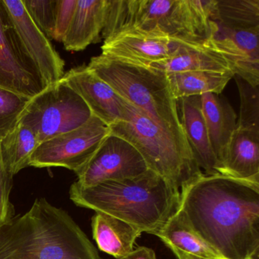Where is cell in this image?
<instances>
[{
  "instance_id": "6da1fadb",
  "label": "cell",
  "mask_w": 259,
  "mask_h": 259,
  "mask_svg": "<svg viewBox=\"0 0 259 259\" xmlns=\"http://www.w3.org/2000/svg\"><path fill=\"white\" fill-rule=\"evenodd\" d=\"M178 213L224 259L258 258L259 182L203 172L181 188Z\"/></svg>"
},
{
  "instance_id": "7a4b0ae2",
  "label": "cell",
  "mask_w": 259,
  "mask_h": 259,
  "mask_svg": "<svg viewBox=\"0 0 259 259\" xmlns=\"http://www.w3.org/2000/svg\"><path fill=\"white\" fill-rule=\"evenodd\" d=\"M69 197L78 207L107 213L153 235L177 213L180 204V190L151 169L90 187L75 182Z\"/></svg>"
},
{
  "instance_id": "3957f363",
  "label": "cell",
  "mask_w": 259,
  "mask_h": 259,
  "mask_svg": "<svg viewBox=\"0 0 259 259\" xmlns=\"http://www.w3.org/2000/svg\"><path fill=\"white\" fill-rule=\"evenodd\" d=\"M0 259H101L85 233L46 198L0 226Z\"/></svg>"
},
{
  "instance_id": "277c9868",
  "label": "cell",
  "mask_w": 259,
  "mask_h": 259,
  "mask_svg": "<svg viewBox=\"0 0 259 259\" xmlns=\"http://www.w3.org/2000/svg\"><path fill=\"white\" fill-rule=\"evenodd\" d=\"M87 66L157 125L188 143L166 73L102 54L92 58Z\"/></svg>"
},
{
  "instance_id": "5b68a950",
  "label": "cell",
  "mask_w": 259,
  "mask_h": 259,
  "mask_svg": "<svg viewBox=\"0 0 259 259\" xmlns=\"http://www.w3.org/2000/svg\"><path fill=\"white\" fill-rule=\"evenodd\" d=\"M125 103V118L110 127V133L132 144L143 157L148 169L179 190L203 174L189 144L163 130L126 100Z\"/></svg>"
},
{
  "instance_id": "8992f818",
  "label": "cell",
  "mask_w": 259,
  "mask_h": 259,
  "mask_svg": "<svg viewBox=\"0 0 259 259\" xmlns=\"http://www.w3.org/2000/svg\"><path fill=\"white\" fill-rule=\"evenodd\" d=\"M125 31L187 45L196 41L198 21L190 0H109L102 37Z\"/></svg>"
},
{
  "instance_id": "52a82bcc",
  "label": "cell",
  "mask_w": 259,
  "mask_h": 259,
  "mask_svg": "<svg viewBox=\"0 0 259 259\" xmlns=\"http://www.w3.org/2000/svg\"><path fill=\"white\" fill-rule=\"evenodd\" d=\"M92 116L82 98L60 79L31 98L20 122L34 131L40 145L76 130Z\"/></svg>"
},
{
  "instance_id": "ba28073f",
  "label": "cell",
  "mask_w": 259,
  "mask_h": 259,
  "mask_svg": "<svg viewBox=\"0 0 259 259\" xmlns=\"http://www.w3.org/2000/svg\"><path fill=\"white\" fill-rule=\"evenodd\" d=\"M110 134V127L92 116L76 130L40 144L30 158L29 166L64 167L77 174Z\"/></svg>"
},
{
  "instance_id": "9c48e42d",
  "label": "cell",
  "mask_w": 259,
  "mask_h": 259,
  "mask_svg": "<svg viewBox=\"0 0 259 259\" xmlns=\"http://www.w3.org/2000/svg\"><path fill=\"white\" fill-rule=\"evenodd\" d=\"M21 49L48 87L64 75L65 63L50 39L37 28L22 0H1Z\"/></svg>"
},
{
  "instance_id": "30bf717a",
  "label": "cell",
  "mask_w": 259,
  "mask_h": 259,
  "mask_svg": "<svg viewBox=\"0 0 259 259\" xmlns=\"http://www.w3.org/2000/svg\"><path fill=\"white\" fill-rule=\"evenodd\" d=\"M148 170L138 150L130 142L110 133L86 166L76 174L75 183L90 187L103 182L137 177Z\"/></svg>"
},
{
  "instance_id": "8fae6325",
  "label": "cell",
  "mask_w": 259,
  "mask_h": 259,
  "mask_svg": "<svg viewBox=\"0 0 259 259\" xmlns=\"http://www.w3.org/2000/svg\"><path fill=\"white\" fill-rule=\"evenodd\" d=\"M0 88L32 98L46 89L21 49L0 0Z\"/></svg>"
},
{
  "instance_id": "7c38bea8",
  "label": "cell",
  "mask_w": 259,
  "mask_h": 259,
  "mask_svg": "<svg viewBox=\"0 0 259 259\" xmlns=\"http://www.w3.org/2000/svg\"><path fill=\"white\" fill-rule=\"evenodd\" d=\"M207 45L227 60L234 75L259 86V28L230 29L216 23Z\"/></svg>"
},
{
  "instance_id": "4fadbf2b",
  "label": "cell",
  "mask_w": 259,
  "mask_h": 259,
  "mask_svg": "<svg viewBox=\"0 0 259 259\" xmlns=\"http://www.w3.org/2000/svg\"><path fill=\"white\" fill-rule=\"evenodd\" d=\"M61 79L82 98L92 116L109 127L123 120L125 99L87 66L70 69Z\"/></svg>"
},
{
  "instance_id": "5bb4252c",
  "label": "cell",
  "mask_w": 259,
  "mask_h": 259,
  "mask_svg": "<svg viewBox=\"0 0 259 259\" xmlns=\"http://www.w3.org/2000/svg\"><path fill=\"white\" fill-rule=\"evenodd\" d=\"M179 45L161 36L125 31L104 40L101 54L119 61L149 67L169 58Z\"/></svg>"
},
{
  "instance_id": "9a60e30c",
  "label": "cell",
  "mask_w": 259,
  "mask_h": 259,
  "mask_svg": "<svg viewBox=\"0 0 259 259\" xmlns=\"http://www.w3.org/2000/svg\"><path fill=\"white\" fill-rule=\"evenodd\" d=\"M177 101L180 119L194 159L204 174H219V163L212 149L200 96L181 98Z\"/></svg>"
},
{
  "instance_id": "2e32d148",
  "label": "cell",
  "mask_w": 259,
  "mask_h": 259,
  "mask_svg": "<svg viewBox=\"0 0 259 259\" xmlns=\"http://www.w3.org/2000/svg\"><path fill=\"white\" fill-rule=\"evenodd\" d=\"M109 0H77L76 7L63 44L72 52L84 51L100 40Z\"/></svg>"
},
{
  "instance_id": "e0dca14e",
  "label": "cell",
  "mask_w": 259,
  "mask_h": 259,
  "mask_svg": "<svg viewBox=\"0 0 259 259\" xmlns=\"http://www.w3.org/2000/svg\"><path fill=\"white\" fill-rule=\"evenodd\" d=\"M220 174L259 182V133L236 128L221 163Z\"/></svg>"
},
{
  "instance_id": "ac0fdd59",
  "label": "cell",
  "mask_w": 259,
  "mask_h": 259,
  "mask_svg": "<svg viewBox=\"0 0 259 259\" xmlns=\"http://www.w3.org/2000/svg\"><path fill=\"white\" fill-rule=\"evenodd\" d=\"M200 98L210 145L219 163L220 174L227 147L237 128V116L230 103L220 95L204 94Z\"/></svg>"
},
{
  "instance_id": "d6986e66",
  "label": "cell",
  "mask_w": 259,
  "mask_h": 259,
  "mask_svg": "<svg viewBox=\"0 0 259 259\" xmlns=\"http://www.w3.org/2000/svg\"><path fill=\"white\" fill-rule=\"evenodd\" d=\"M149 67L166 75L198 71L233 73L227 60L207 45H179L169 58Z\"/></svg>"
},
{
  "instance_id": "ffe728a7",
  "label": "cell",
  "mask_w": 259,
  "mask_h": 259,
  "mask_svg": "<svg viewBox=\"0 0 259 259\" xmlns=\"http://www.w3.org/2000/svg\"><path fill=\"white\" fill-rule=\"evenodd\" d=\"M92 227L98 248L116 259L131 252L142 233L134 226L101 212L94 215Z\"/></svg>"
},
{
  "instance_id": "44dd1931",
  "label": "cell",
  "mask_w": 259,
  "mask_h": 259,
  "mask_svg": "<svg viewBox=\"0 0 259 259\" xmlns=\"http://www.w3.org/2000/svg\"><path fill=\"white\" fill-rule=\"evenodd\" d=\"M155 236L172 251H181L201 259L224 258L186 222L178 211Z\"/></svg>"
},
{
  "instance_id": "7402d4cb",
  "label": "cell",
  "mask_w": 259,
  "mask_h": 259,
  "mask_svg": "<svg viewBox=\"0 0 259 259\" xmlns=\"http://www.w3.org/2000/svg\"><path fill=\"white\" fill-rule=\"evenodd\" d=\"M232 72H180L167 75L171 93L176 101L204 94L220 95L233 78Z\"/></svg>"
},
{
  "instance_id": "603a6c76",
  "label": "cell",
  "mask_w": 259,
  "mask_h": 259,
  "mask_svg": "<svg viewBox=\"0 0 259 259\" xmlns=\"http://www.w3.org/2000/svg\"><path fill=\"white\" fill-rule=\"evenodd\" d=\"M38 146L35 133L20 122L0 142V152L4 164L13 177L29 166L30 158Z\"/></svg>"
},
{
  "instance_id": "cb8c5ba5",
  "label": "cell",
  "mask_w": 259,
  "mask_h": 259,
  "mask_svg": "<svg viewBox=\"0 0 259 259\" xmlns=\"http://www.w3.org/2000/svg\"><path fill=\"white\" fill-rule=\"evenodd\" d=\"M212 20L230 29L259 28V0H215Z\"/></svg>"
},
{
  "instance_id": "d4e9b609",
  "label": "cell",
  "mask_w": 259,
  "mask_h": 259,
  "mask_svg": "<svg viewBox=\"0 0 259 259\" xmlns=\"http://www.w3.org/2000/svg\"><path fill=\"white\" fill-rule=\"evenodd\" d=\"M240 100L237 128L259 133V86H253L237 75H233Z\"/></svg>"
},
{
  "instance_id": "484cf974",
  "label": "cell",
  "mask_w": 259,
  "mask_h": 259,
  "mask_svg": "<svg viewBox=\"0 0 259 259\" xmlns=\"http://www.w3.org/2000/svg\"><path fill=\"white\" fill-rule=\"evenodd\" d=\"M30 100L0 88V142L19 125Z\"/></svg>"
},
{
  "instance_id": "4316f807",
  "label": "cell",
  "mask_w": 259,
  "mask_h": 259,
  "mask_svg": "<svg viewBox=\"0 0 259 259\" xmlns=\"http://www.w3.org/2000/svg\"><path fill=\"white\" fill-rule=\"evenodd\" d=\"M22 4L37 28L53 39L57 0H22Z\"/></svg>"
},
{
  "instance_id": "83f0119b",
  "label": "cell",
  "mask_w": 259,
  "mask_h": 259,
  "mask_svg": "<svg viewBox=\"0 0 259 259\" xmlns=\"http://www.w3.org/2000/svg\"><path fill=\"white\" fill-rule=\"evenodd\" d=\"M13 176L4 164L0 152V226L7 224L15 216L14 206L10 201Z\"/></svg>"
},
{
  "instance_id": "f1b7e54d",
  "label": "cell",
  "mask_w": 259,
  "mask_h": 259,
  "mask_svg": "<svg viewBox=\"0 0 259 259\" xmlns=\"http://www.w3.org/2000/svg\"><path fill=\"white\" fill-rule=\"evenodd\" d=\"M77 0H57L53 39L63 43L76 7Z\"/></svg>"
},
{
  "instance_id": "f546056e",
  "label": "cell",
  "mask_w": 259,
  "mask_h": 259,
  "mask_svg": "<svg viewBox=\"0 0 259 259\" xmlns=\"http://www.w3.org/2000/svg\"><path fill=\"white\" fill-rule=\"evenodd\" d=\"M116 259H157V257L152 248L140 246L136 249H133L131 252L125 254L123 257Z\"/></svg>"
},
{
  "instance_id": "4dcf8cb0",
  "label": "cell",
  "mask_w": 259,
  "mask_h": 259,
  "mask_svg": "<svg viewBox=\"0 0 259 259\" xmlns=\"http://www.w3.org/2000/svg\"><path fill=\"white\" fill-rule=\"evenodd\" d=\"M172 252L176 254L178 259H201L198 257H194V256L190 255V254H186V253L181 252L179 251H174Z\"/></svg>"
},
{
  "instance_id": "1f68e13d",
  "label": "cell",
  "mask_w": 259,
  "mask_h": 259,
  "mask_svg": "<svg viewBox=\"0 0 259 259\" xmlns=\"http://www.w3.org/2000/svg\"><path fill=\"white\" fill-rule=\"evenodd\" d=\"M248 259H258V258H257V257H250V258H248Z\"/></svg>"
},
{
  "instance_id": "d6a6232c",
  "label": "cell",
  "mask_w": 259,
  "mask_h": 259,
  "mask_svg": "<svg viewBox=\"0 0 259 259\" xmlns=\"http://www.w3.org/2000/svg\"><path fill=\"white\" fill-rule=\"evenodd\" d=\"M216 259H224V258H216Z\"/></svg>"
}]
</instances>
